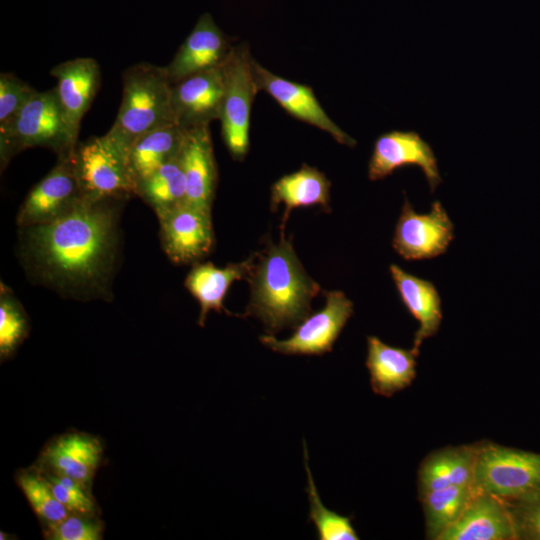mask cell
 I'll list each match as a JSON object with an SVG mask.
<instances>
[{"label": "cell", "mask_w": 540, "mask_h": 540, "mask_svg": "<svg viewBox=\"0 0 540 540\" xmlns=\"http://www.w3.org/2000/svg\"><path fill=\"white\" fill-rule=\"evenodd\" d=\"M117 201L84 198L53 222L21 228L28 268L44 284L75 297L107 294L116 261Z\"/></svg>", "instance_id": "obj_1"}, {"label": "cell", "mask_w": 540, "mask_h": 540, "mask_svg": "<svg viewBox=\"0 0 540 540\" xmlns=\"http://www.w3.org/2000/svg\"><path fill=\"white\" fill-rule=\"evenodd\" d=\"M247 277L251 296L246 316L258 318L265 331L273 335L287 327H296L311 312V301L321 288L305 271L291 240L284 236L275 244L254 253Z\"/></svg>", "instance_id": "obj_2"}, {"label": "cell", "mask_w": 540, "mask_h": 540, "mask_svg": "<svg viewBox=\"0 0 540 540\" xmlns=\"http://www.w3.org/2000/svg\"><path fill=\"white\" fill-rule=\"evenodd\" d=\"M122 80L121 105L105 135L126 154L136 138L174 120L172 83L165 67L137 63L124 71Z\"/></svg>", "instance_id": "obj_3"}, {"label": "cell", "mask_w": 540, "mask_h": 540, "mask_svg": "<svg viewBox=\"0 0 540 540\" xmlns=\"http://www.w3.org/2000/svg\"><path fill=\"white\" fill-rule=\"evenodd\" d=\"M65 118L55 88L36 91L21 109L8 138L0 142L2 169L19 152L45 147L58 158L70 156L78 144Z\"/></svg>", "instance_id": "obj_4"}, {"label": "cell", "mask_w": 540, "mask_h": 540, "mask_svg": "<svg viewBox=\"0 0 540 540\" xmlns=\"http://www.w3.org/2000/svg\"><path fill=\"white\" fill-rule=\"evenodd\" d=\"M253 57L245 43L232 47L223 64L224 92L219 120L223 141L236 161L249 150V127L254 97L259 92L253 73Z\"/></svg>", "instance_id": "obj_5"}, {"label": "cell", "mask_w": 540, "mask_h": 540, "mask_svg": "<svg viewBox=\"0 0 540 540\" xmlns=\"http://www.w3.org/2000/svg\"><path fill=\"white\" fill-rule=\"evenodd\" d=\"M73 162L84 198L123 200L136 195L126 154L106 135L78 143Z\"/></svg>", "instance_id": "obj_6"}, {"label": "cell", "mask_w": 540, "mask_h": 540, "mask_svg": "<svg viewBox=\"0 0 540 540\" xmlns=\"http://www.w3.org/2000/svg\"><path fill=\"white\" fill-rule=\"evenodd\" d=\"M474 486L504 501L540 491V454L498 445L478 450Z\"/></svg>", "instance_id": "obj_7"}, {"label": "cell", "mask_w": 540, "mask_h": 540, "mask_svg": "<svg viewBox=\"0 0 540 540\" xmlns=\"http://www.w3.org/2000/svg\"><path fill=\"white\" fill-rule=\"evenodd\" d=\"M325 306L300 322L294 333L284 340L271 334L260 342L274 352L285 355H323L333 345L353 314V303L342 291H326Z\"/></svg>", "instance_id": "obj_8"}, {"label": "cell", "mask_w": 540, "mask_h": 540, "mask_svg": "<svg viewBox=\"0 0 540 540\" xmlns=\"http://www.w3.org/2000/svg\"><path fill=\"white\" fill-rule=\"evenodd\" d=\"M84 199L73 154L58 158L54 168L27 194L17 214L20 228L53 222L73 210Z\"/></svg>", "instance_id": "obj_9"}, {"label": "cell", "mask_w": 540, "mask_h": 540, "mask_svg": "<svg viewBox=\"0 0 540 540\" xmlns=\"http://www.w3.org/2000/svg\"><path fill=\"white\" fill-rule=\"evenodd\" d=\"M454 239V224L440 201L428 214H418L405 197L392 239L394 250L405 260L432 259L444 254Z\"/></svg>", "instance_id": "obj_10"}, {"label": "cell", "mask_w": 540, "mask_h": 540, "mask_svg": "<svg viewBox=\"0 0 540 540\" xmlns=\"http://www.w3.org/2000/svg\"><path fill=\"white\" fill-rule=\"evenodd\" d=\"M163 249L176 264L198 262L214 244L211 211L184 203L157 216Z\"/></svg>", "instance_id": "obj_11"}, {"label": "cell", "mask_w": 540, "mask_h": 540, "mask_svg": "<svg viewBox=\"0 0 540 540\" xmlns=\"http://www.w3.org/2000/svg\"><path fill=\"white\" fill-rule=\"evenodd\" d=\"M406 166L421 168L431 192L442 181L433 149L417 132L392 130L380 135L368 163L369 179H384Z\"/></svg>", "instance_id": "obj_12"}, {"label": "cell", "mask_w": 540, "mask_h": 540, "mask_svg": "<svg viewBox=\"0 0 540 540\" xmlns=\"http://www.w3.org/2000/svg\"><path fill=\"white\" fill-rule=\"evenodd\" d=\"M223 64L172 83L173 120L183 130L209 126L219 119L224 92Z\"/></svg>", "instance_id": "obj_13"}, {"label": "cell", "mask_w": 540, "mask_h": 540, "mask_svg": "<svg viewBox=\"0 0 540 540\" xmlns=\"http://www.w3.org/2000/svg\"><path fill=\"white\" fill-rule=\"evenodd\" d=\"M259 91L270 95L287 113L331 135L340 144L354 147L356 140L344 132L325 112L308 85L284 79L253 59Z\"/></svg>", "instance_id": "obj_14"}, {"label": "cell", "mask_w": 540, "mask_h": 540, "mask_svg": "<svg viewBox=\"0 0 540 540\" xmlns=\"http://www.w3.org/2000/svg\"><path fill=\"white\" fill-rule=\"evenodd\" d=\"M103 452L98 437L79 431L66 432L46 444L35 467L41 472L74 479L91 490Z\"/></svg>", "instance_id": "obj_15"}, {"label": "cell", "mask_w": 540, "mask_h": 540, "mask_svg": "<svg viewBox=\"0 0 540 540\" xmlns=\"http://www.w3.org/2000/svg\"><path fill=\"white\" fill-rule=\"evenodd\" d=\"M232 47L212 16L202 14L173 59L165 66L171 83L221 66Z\"/></svg>", "instance_id": "obj_16"}, {"label": "cell", "mask_w": 540, "mask_h": 540, "mask_svg": "<svg viewBox=\"0 0 540 540\" xmlns=\"http://www.w3.org/2000/svg\"><path fill=\"white\" fill-rule=\"evenodd\" d=\"M50 74L67 123L78 138L80 123L90 108L101 83V70L94 58L79 57L54 66Z\"/></svg>", "instance_id": "obj_17"}, {"label": "cell", "mask_w": 540, "mask_h": 540, "mask_svg": "<svg viewBox=\"0 0 540 540\" xmlns=\"http://www.w3.org/2000/svg\"><path fill=\"white\" fill-rule=\"evenodd\" d=\"M517 538L506 501L477 492L460 518L438 540H507Z\"/></svg>", "instance_id": "obj_18"}, {"label": "cell", "mask_w": 540, "mask_h": 540, "mask_svg": "<svg viewBox=\"0 0 540 540\" xmlns=\"http://www.w3.org/2000/svg\"><path fill=\"white\" fill-rule=\"evenodd\" d=\"M179 159L186 180V203L211 211L217 167L209 126L185 130Z\"/></svg>", "instance_id": "obj_19"}, {"label": "cell", "mask_w": 540, "mask_h": 540, "mask_svg": "<svg viewBox=\"0 0 540 540\" xmlns=\"http://www.w3.org/2000/svg\"><path fill=\"white\" fill-rule=\"evenodd\" d=\"M417 355L412 349L393 347L368 336L366 367L373 392L391 397L409 386L416 376Z\"/></svg>", "instance_id": "obj_20"}, {"label": "cell", "mask_w": 540, "mask_h": 540, "mask_svg": "<svg viewBox=\"0 0 540 540\" xmlns=\"http://www.w3.org/2000/svg\"><path fill=\"white\" fill-rule=\"evenodd\" d=\"M254 255L240 263L217 267L211 262L196 263L185 279V287L200 304L199 326L203 327L210 311L230 314L224 307V298L233 284L247 279Z\"/></svg>", "instance_id": "obj_21"}, {"label": "cell", "mask_w": 540, "mask_h": 540, "mask_svg": "<svg viewBox=\"0 0 540 540\" xmlns=\"http://www.w3.org/2000/svg\"><path fill=\"white\" fill-rule=\"evenodd\" d=\"M389 271L402 303L420 323L412 347L418 354L422 342L434 336L440 328L442 321L440 295L432 282L407 273L398 265H390Z\"/></svg>", "instance_id": "obj_22"}, {"label": "cell", "mask_w": 540, "mask_h": 540, "mask_svg": "<svg viewBox=\"0 0 540 540\" xmlns=\"http://www.w3.org/2000/svg\"><path fill=\"white\" fill-rule=\"evenodd\" d=\"M330 187L331 183L323 172L303 164L299 170L282 176L272 185L270 205L272 210L284 205V227L293 209L320 206L330 211Z\"/></svg>", "instance_id": "obj_23"}, {"label": "cell", "mask_w": 540, "mask_h": 540, "mask_svg": "<svg viewBox=\"0 0 540 540\" xmlns=\"http://www.w3.org/2000/svg\"><path fill=\"white\" fill-rule=\"evenodd\" d=\"M185 130L175 123L156 127L129 146L126 157L131 175L136 183L145 179L180 153Z\"/></svg>", "instance_id": "obj_24"}, {"label": "cell", "mask_w": 540, "mask_h": 540, "mask_svg": "<svg viewBox=\"0 0 540 540\" xmlns=\"http://www.w3.org/2000/svg\"><path fill=\"white\" fill-rule=\"evenodd\" d=\"M479 448L459 447L439 451L421 466V494L448 486L474 485V472Z\"/></svg>", "instance_id": "obj_25"}, {"label": "cell", "mask_w": 540, "mask_h": 540, "mask_svg": "<svg viewBox=\"0 0 540 540\" xmlns=\"http://www.w3.org/2000/svg\"><path fill=\"white\" fill-rule=\"evenodd\" d=\"M136 195L151 206L157 216L186 203V180L179 155L138 182Z\"/></svg>", "instance_id": "obj_26"}, {"label": "cell", "mask_w": 540, "mask_h": 540, "mask_svg": "<svg viewBox=\"0 0 540 540\" xmlns=\"http://www.w3.org/2000/svg\"><path fill=\"white\" fill-rule=\"evenodd\" d=\"M477 492L470 485L448 486L422 494L428 536L438 539L460 518Z\"/></svg>", "instance_id": "obj_27"}, {"label": "cell", "mask_w": 540, "mask_h": 540, "mask_svg": "<svg viewBox=\"0 0 540 540\" xmlns=\"http://www.w3.org/2000/svg\"><path fill=\"white\" fill-rule=\"evenodd\" d=\"M304 446V463L307 474L306 492L309 502V519L314 524L320 540H357L351 518L328 509L322 503L315 486L308 463L306 443Z\"/></svg>", "instance_id": "obj_28"}, {"label": "cell", "mask_w": 540, "mask_h": 540, "mask_svg": "<svg viewBox=\"0 0 540 540\" xmlns=\"http://www.w3.org/2000/svg\"><path fill=\"white\" fill-rule=\"evenodd\" d=\"M16 482L44 527L58 523L70 515L55 497L44 474L36 467L21 470Z\"/></svg>", "instance_id": "obj_29"}, {"label": "cell", "mask_w": 540, "mask_h": 540, "mask_svg": "<svg viewBox=\"0 0 540 540\" xmlns=\"http://www.w3.org/2000/svg\"><path fill=\"white\" fill-rule=\"evenodd\" d=\"M29 332L27 315L13 293L1 284L0 293V357H11Z\"/></svg>", "instance_id": "obj_30"}, {"label": "cell", "mask_w": 540, "mask_h": 540, "mask_svg": "<svg viewBox=\"0 0 540 540\" xmlns=\"http://www.w3.org/2000/svg\"><path fill=\"white\" fill-rule=\"evenodd\" d=\"M35 92L14 73L0 74V142L8 138L21 109Z\"/></svg>", "instance_id": "obj_31"}, {"label": "cell", "mask_w": 540, "mask_h": 540, "mask_svg": "<svg viewBox=\"0 0 540 540\" xmlns=\"http://www.w3.org/2000/svg\"><path fill=\"white\" fill-rule=\"evenodd\" d=\"M42 473L48 480L57 500L70 514L97 516L98 506L90 489L69 477Z\"/></svg>", "instance_id": "obj_32"}, {"label": "cell", "mask_w": 540, "mask_h": 540, "mask_svg": "<svg viewBox=\"0 0 540 540\" xmlns=\"http://www.w3.org/2000/svg\"><path fill=\"white\" fill-rule=\"evenodd\" d=\"M104 525L97 516L70 514L62 521L44 527V537L50 540H100Z\"/></svg>", "instance_id": "obj_33"}, {"label": "cell", "mask_w": 540, "mask_h": 540, "mask_svg": "<svg viewBox=\"0 0 540 540\" xmlns=\"http://www.w3.org/2000/svg\"><path fill=\"white\" fill-rule=\"evenodd\" d=\"M506 502L513 504L509 508L517 538L540 540V491Z\"/></svg>", "instance_id": "obj_34"}]
</instances>
